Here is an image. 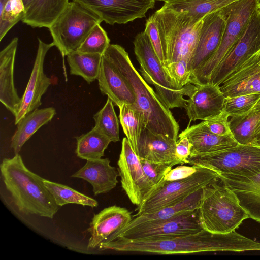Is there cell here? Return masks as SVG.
<instances>
[{
    "label": "cell",
    "instance_id": "6da1fadb",
    "mask_svg": "<svg viewBox=\"0 0 260 260\" xmlns=\"http://www.w3.org/2000/svg\"><path fill=\"white\" fill-rule=\"evenodd\" d=\"M97 249L161 254L224 251L243 252L260 251V243L235 231L221 234L203 229L187 235L153 240H130L117 238L102 243Z\"/></svg>",
    "mask_w": 260,
    "mask_h": 260
},
{
    "label": "cell",
    "instance_id": "7a4b0ae2",
    "mask_svg": "<svg viewBox=\"0 0 260 260\" xmlns=\"http://www.w3.org/2000/svg\"><path fill=\"white\" fill-rule=\"evenodd\" d=\"M103 55L112 62L131 86L136 96L135 105L144 115L145 128L178 141L179 126L172 113L136 70L124 48L117 44H110Z\"/></svg>",
    "mask_w": 260,
    "mask_h": 260
},
{
    "label": "cell",
    "instance_id": "3957f363",
    "mask_svg": "<svg viewBox=\"0 0 260 260\" xmlns=\"http://www.w3.org/2000/svg\"><path fill=\"white\" fill-rule=\"evenodd\" d=\"M3 180L15 205L21 213L52 219L59 210L44 179L30 171L19 154L4 158L1 164Z\"/></svg>",
    "mask_w": 260,
    "mask_h": 260
},
{
    "label": "cell",
    "instance_id": "277c9868",
    "mask_svg": "<svg viewBox=\"0 0 260 260\" xmlns=\"http://www.w3.org/2000/svg\"><path fill=\"white\" fill-rule=\"evenodd\" d=\"M152 15L161 40L164 67L183 60L187 62L188 69L203 19L197 20L186 12L176 11L164 5Z\"/></svg>",
    "mask_w": 260,
    "mask_h": 260
},
{
    "label": "cell",
    "instance_id": "5b68a950",
    "mask_svg": "<svg viewBox=\"0 0 260 260\" xmlns=\"http://www.w3.org/2000/svg\"><path fill=\"white\" fill-rule=\"evenodd\" d=\"M218 181L203 188L198 214L204 230L225 234L235 231L249 217L235 193L221 181Z\"/></svg>",
    "mask_w": 260,
    "mask_h": 260
},
{
    "label": "cell",
    "instance_id": "8992f818",
    "mask_svg": "<svg viewBox=\"0 0 260 260\" xmlns=\"http://www.w3.org/2000/svg\"><path fill=\"white\" fill-rule=\"evenodd\" d=\"M133 44L140 71L146 82L155 87L156 93L169 109L185 108L187 100L183 97L184 92L174 87L146 33H138Z\"/></svg>",
    "mask_w": 260,
    "mask_h": 260
},
{
    "label": "cell",
    "instance_id": "52a82bcc",
    "mask_svg": "<svg viewBox=\"0 0 260 260\" xmlns=\"http://www.w3.org/2000/svg\"><path fill=\"white\" fill-rule=\"evenodd\" d=\"M102 22L98 16L72 1L48 29L63 57L77 50L94 26Z\"/></svg>",
    "mask_w": 260,
    "mask_h": 260
},
{
    "label": "cell",
    "instance_id": "ba28073f",
    "mask_svg": "<svg viewBox=\"0 0 260 260\" xmlns=\"http://www.w3.org/2000/svg\"><path fill=\"white\" fill-rule=\"evenodd\" d=\"M259 5L260 0H238L226 6L227 21L219 46L203 66L191 74L190 83L199 85L207 83L212 73L229 52Z\"/></svg>",
    "mask_w": 260,
    "mask_h": 260
},
{
    "label": "cell",
    "instance_id": "9c48e42d",
    "mask_svg": "<svg viewBox=\"0 0 260 260\" xmlns=\"http://www.w3.org/2000/svg\"><path fill=\"white\" fill-rule=\"evenodd\" d=\"M219 180L216 172L205 167H198L197 171L186 178L172 181L163 180L138 206L137 213L134 217L177 203L194 192Z\"/></svg>",
    "mask_w": 260,
    "mask_h": 260
},
{
    "label": "cell",
    "instance_id": "30bf717a",
    "mask_svg": "<svg viewBox=\"0 0 260 260\" xmlns=\"http://www.w3.org/2000/svg\"><path fill=\"white\" fill-rule=\"evenodd\" d=\"M187 164L205 167L218 174L252 176L260 173V147L238 144L218 152L189 157Z\"/></svg>",
    "mask_w": 260,
    "mask_h": 260
},
{
    "label": "cell",
    "instance_id": "8fae6325",
    "mask_svg": "<svg viewBox=\"0 0 260 260\" xmlns=\"http://www.w3.org/2000/svg\"><path fill=\"white\" fill-rule=\"evenodd\" d=\"M202 230L197 210L164 220L127 225L115 233L105 242L117 238L130 240H153L187 235Z\"/></svg>",
    "mask_w": 260,
    "mask_h": 260
},
{
    "label": "cell",
    "instance_id": "7c38bea8",
    "mask_svg": "<svg viewBox=\"0 0 260 260\" xmlns=\"http://www.w3.org/2000/svg\"><path fill=\"white\" fill-rule=\"evenodd\" d=\"M260 51V5L251 15L229 52L212 73L207 83L219 86L237 68Z\"/></svg>",
    "mask_w": 260,
    "mask_h": 260
},
{
    "label": "cell",
    "instance_id": "4fadbf2b",
    "mask_svg": "<svg viewBox=\"0 0 260 260\" xmlns=\"http://www.w3.org/2000/svg\"><path fill=\"white\" fill-rule=\"evenodd\" d=\"M110 25L126 24L146 16L155 0H72Z\"/></svg>",
    "mask_w": 260,
    "mask_h": 260
},
{
    "label": "cell",
    "instance_id": "5bb4252c",
    "mask_svg": "<svg viewBox=\"0 0 260 260\" xmlns=\"http://www.w3.org/2000/svg\"><path fill=\"white\" fill-rule=\"evenodd\" d=\"M121 186L131 202L139 206L150 193L140 158L134 152L126 137L122 141L117 162Z\"/></svg>",
    "mask_w": 260,
    "mask_h": 260
},
{
    "label": "cell",
    "instance_id": "9a60e30c",
    "mask_svg": "<svg viewBox=\"0 0 260 260\" xmlns=\"http://www.w3.org/2000/svg\"><path fill=\"white\" fill-rule=\"evenodd\" d=\"M225 7L203 17L198 42L188 67L190 74L203 66L218 49L226 24Z\"/></svg>",
    "mask_w": 260,
    "mask_h": 260
},
{
    "label": "cell",
    "instance_id": "2e32d148",
    "mask_svg": "<svg viewBox=\"0 0 260 260\" xmlns=\"http://www.w3.org/2000/svg\"><path fill=\"white\" fill-rule=\"evenodd\" d=\"M54 46L52 42L46 43L38 38V47L30 77L21 97L18 111L15 116V124L42 104L41 98L51 84L44 72V62L47 53Z\"/></svg>",
    "mask_w": 260,
    "mask_h": 260
},
{
    "label": "cell",
    "instance_id": "e0dca14e",
    "mask_svg": "<svg viewBox=\"0 0 260 260\" xmlns=\"http://www.w3.org/2000/svg\"><path fill=\"white\" fill-rule=\"evenodd\" d=\"M187 100L185 109L189 123L206 120L224 112L225 97L219 86L206 83L196 87Z\"/></svg>",
    "mask_w": 260,
    "mask_h": 260
},
{
    "label": "cell",
    "instance_id": "ac0fdd59",
    "mask_svg": "<svg viewBox=\"0 0 260 260\" xmlns=\"http://www.w3.org/2000/svg\"><path fill=\"white\" fill-rule=\"evenodd\" d=\"M219 86L225 98L260 93V51L237 68Z\"/></svg>",
    "mask_w": 260,
    "mask_h": 260
},
{
    "label": "cell",
    "instance_id": "d6986e66",
    "mask_svg": "<svg viewBox=\"0 0 260 260\" xmlns=\"http://www.w3.org/2000/svg\"><path fill=\"white\" fill-rule=\"evenodd\" d=\"M132 220L131 213L124 207L114 205L104 208L93 216L90 223L88 249L98 248Z\"/></svg>",
    "mask_w": 260,
    "mask_h": 260
},
{
    "label": "cell",
    "instance_id": "ffe728a7",
    "mask_svg": "<svg viewBox=\"0 0 260 260\" xmlns=\"http://www.w3.org/2000/svg\"><path fill=\"white\" fill-rule=\"evenodd\" d=\"M218 175L219 180L236 196L249 218L260 222V173L252 176Z\"/></svg>",
    "mask_w": 260,
    "mask_h": 260
},
{
    "label": "cell",
    "instance_id": "44dd1931",
    "mask_svg": "<svg viewBox=\"0 0 260 260\" xmlns=\"http://www.w3.org/2000/svg\"><path fill=\"white\" fill-rule=\"evenodd\" d=\"M102 94L106 95L118 107L122 105H136L135 95L131 86L112 62L102 55L98 78Z\"/></svg>",
    "mask_w": 260,
    "mask_h": 260
},
{
    "label": "cell",
    "instance_id": "7402d4cb",
    "mask_svg": "<svg viewBox=\"0 0 260 260\" xmlns=\"http://www.w3.org/2000/svg\"><path fill=\"white\" fill-rule=\"evenodd\" d=\"M18 38H14L0 52V101L14 116L17 113L21 98L14 82V68Z\"/></svg>",
    "mask_w": 260,
    "mask_h": 260
},
{
    "label": "cell",
    "instance_id": "603a6c76",
    "mask_svg": "<svg viewBox=\"0 0 260 260\" xmlns=\"http://www.w3.org/2000/svg\"><path fill=\"white\" fill-rule=\"evenodd\" d=\"M178 135L187 137L192 144L189 157L214 153L237 146L239 144L233 136H219L210 132L201 122L189 126Z\"/></svg>",
    "mask_w": 260,
    "mask_h": 260
},
{
    "label": "cell",
    "instance_id": "cb8c5ba5",
    "mask_svg": "<svg viewBox=\"0 0 260 260\" xmlns=\"http://www.w3.org/2000/svg\"><path fill=\"white\" fill-rule=\"evenodd\" d=\"M177 141L144 127L138 145V156L150 161L168 164L173 166L180 164L175 156Z\"/></svg>",
    "mask_w": 260,
    "mask_h": 260
},
{
    "label": "cell",
    "instance_id": "d4e9b609",
    "mask_svg": "<svg viewBox=\"0 0 260 260\" xmlns=\"http://www.w3.org/2000/svg\"><path fill=\"white\" fill-rule=\"evenodd\" d=\"M119 173L110 164L108 158L88 160L86 164L71 177L82 179L92 186L95 196L112 190L118 183Z\"/></svg>",
    "mask_w": 260,
    "mask_h": 260
},
{
    "label": "cell",
    "instance_id": "484cf974",
    "mask_svg": "<svg viewBox=\"0 0 260 260\" xmlns=\"http://www.w3.org/2000/svg\"><path fill=\"white\" fill-rule=\"evenodd\" d=\"M56 114L53 107L36 109L26 115L17 124V128L13 135L11 147L15 154H19L22 146L41 127L47 124Z\"/></svg>",
    "mask_w": 260,
    "mask_h": 260
},
{
    "label": "cell",
    "instance_id": "4316f807",
    "mask_svg": "<svg viewBox=\"0 0 260 260\" xmlns=\"http://www.w3.org/2000/svg\"><path fill=\"white\" fill-rule=\"evenodd\" d=\"M69 2V0H34L22 21L33 28H48Z\"/></svg>",
    "mask_w": 260,
    "mask_h": 260
},
{
    "label": "cell",
    "instance_id": "83f0119b",
    "mask_svg": "<svg viewBox=\"0 0 260 260\" xmlns=\"http://www.w3.org/2000/svg\"><path fill=\"white\" fill-rule=\"evenodd\" d=\"M202 194L203 188L194 192L177 203L166 206L151 213L136 216L127 225H133L145 222L164 220L175 218L189 211L197 210Z\"/></svg>",
    "mask_w": 260,
    "mask_h": 260
},
{
    "label": "cell",
    "instance_id": "f1b7e54d",
    "mask_svg": "<svg viewBox=\"0 0 260 260\" xmlns=\"http://www.w3.org/2000/svg\"><path fill=\"white\" fill-rule=\"evenodd\" d=\"M66 56L71 75L82 77L88 84L98 79L102 55L76 50Z\"/></svg>",
    "mask_w": 260,
    "mask_h": 260
},
{
    "label": "cell",
    "instance_id": "f546056e",
    "mask_svg": "<svg viewBox=\"0 0 260 260\" xmlns=\"http://www.w3.org/2000/svg\"><path fill=\"white\" fill-rule=\"evenodd\" d=\"M229 122L232 135L238 144L252 145L253 134L260 122V99L247 113L231 117Z\"/></svg>",
    "mask_w": 260,
    "mask_h": 260
},
{
    "label": "cell",
    "instance_id": "4dcf8cb0",
    "mask_svg": "<svg viewBox=\"0 0 260 260\" xmlns=\"http://www.w3.org/2000/svg\"><path fill=\"white\" fill-rule=\"evenodd\" d=\"M119 108V117L123 131L138 155L139 140L142 131L145 127L144 115L135 105L124 104Z\"/></svg>",
    "mask_w": 260,
    "mask_h": 260
},
{
    "label": "cell",
    "instance_id": "1f68e13d",
    "mask_svg": "<svg viewBox=\"0 0 260 260\" xmlns=\"http://www.w3.org/2000/svg\"><path fill=\"white\" fill-rule=\"evenodd\" d=\"M75 153L82 159L95 160L102 158L111 141L94 127L89 132L76 137Z\"/></svg>",
    "mask_w": 260,
    "mask_h": 260
},
{
    "label": "cell",
    "instance_id": "d6a6232c",
    "mask_svg": "<svg viewBox=\"0 0 260 260\" xmlns=\"http://www.w3.org/2000/svg\"><path fill=\"white\" fill-rule=\"evenodd\" d=\"M237 1L174 0L164 3V5L176 11L186 12L197 20H200L207 14Z\"/></svg>",
    "mask_w": 260,
    "mask_h": 260
},
{
    "label": "cell",
    "instance_id": "836d02e7",
    "mask_svg": "<svg viewBox=\"0 0 260 260\" xmlns=\"http://www.w3.org/2000/svg\"><path fill=\"white\" fill-rule=\"evenodd\" d=\"M44 184L59 206L68 204H75L96 207L98 202L92 198L85 195L66 185L45 179Z\"/></svg>",
    "mask_w": 260,
    "mask_h": 260
},
{
    "label": "cell",
    "instance_id": "e575fe53",
    "mask_svg": "<svg viewBox=\"0 0 260 260\" xmlns=\"http://www.w3.org/2000/svg\"><path fill=\"white\" fill-rule=\"evenodd\" d=\"M95 126L101 133L111 142L119 141V121L115 113L113 103L108 98L104 107L93 117Z\"/></svg>",
    "mask_w": 260,
    "mask_h": 260
},
{
    "label": "cell",
    "instance_id": "d590c367",
    "mask_svg": "<svg viewBox=\"0 0 260 260\" xmlns=\"http://www.w3.org/2000/svg\"><path fill=\"white\" fill-rule=\"evenodd\" d=\"M23 0H8L0 12V41L7 32L26 15Z\"/></svg>",
    "mask_w": 260,
    "mask_h": 260
},
{
    "label": "cell",
    "instance_id": "8d00e7d4",
    "mask_svg": "<svg viewBox=\"0 0 260 260\" xmlns=\"http://www.w3.org/2000/svg\"><path fill=\"white\" fill-rule=\"evenodd\" d=\"M110 42L105 30L100 24H97L77 50L83 53L103 55L110 44Z\"/></svg>",
    "mask_w": 260,
    "mask_h": 260
},
{
    "label": "cell",
    "instance_id": "74e56055",
    "mask_svg": "<svg viewBox=\"0 0 260 260\" xmlns=\"http://www.w3.org/2000/svg\"><path fill=\"white\" fill-rule=\"evenodd\" d=\"M260 99V93L225 98L224 110L229 117H234L247 113Z\"/></svg>",
    "mask_w": 260,
    "mask_h": 260
},
{
    "label": "cell",
    "instance_id": "f35d334b",
    "mask_svg": "<svg viewBox=\"0 0 260 260\" xmlns=\"http://www.w3.org/2000/svg\"><path fill=\"white\" fill-rule=\"evenodd\" d=\"M140 159L147 183L151 192L163 181L166 174L173 166L150 161L143 158Z\"/></svg>",
    "mask_w": 260,
    "mask_h": 260
},
{
    "label": "cell",
    "instance_id": "ab89813d",
    "mask_svg": "<svg viewBox=\"0 0 260 260\" xmlns=\"http://www.w3.org/2000/svg\"><path fill=\"white\" fill-rule=\"evenodd\" d=\"M229 117V116L224 111L220 114L203 122L208 129L214 134L219 136H233Z\"/></svg>",
    "mask_w": 260,
    "mask_h": 260
},
{
    "label": "cell",
    "instance_id": "60d3db41",
    "mask_svg": "<svg viewBox=\"0 0 260 260\" xmlns=\"http://www.w3.org/2000/svg\"><path fill=\"white\" fill-rule=\"evenodd\" d=\"M144 31L149 37L154 50L164 66V57L161 40L155 21L151 15L147 20Z\"/></svg>",
    "mask_w": 260,
    "mask_h": 260
},
{
    "label": "cell",
    "instance_id": "b9f144b4",
    "mask_svg": "<svg viewBox=\"0 0 260 260\" xmlns=\"http://www.w3.org/2000/svg\"><path fill=\"white\" fill-rule=\"evenodd\" d=\"M197 169L198 167L196 166H179L170 170L166 174L164 180L172 181L186 178L194 173Z\"/></svg>",
    "mask_w": 260,
    "mask_h": 260
},
{
    "label": "cell",
    "instance_id": "7bdbcfd3",
    "mask_svg": "<svg viewBox=\"0 0 260 260\" xmlns=\"http://www.w3.org/2000/svg\"><path fill=\"white\" fill-rule=\"evenodd\" d=\"M192 144L186 137L180 138L177 142L175 156L181 164H187L190 156Z\"/></svg>",
    "mask_w": 260,
    "mask_h": 260
},
{
    "label": "cell",
    "instance_id": "ee69618b",
    "mask_svg": "<svg viewBox=\"0 0 260 260\" xmlns=\"http://www.w3.org/2000/svg\"><path fill=\"white\" fill-rule=\"evenodd\" d=\"M252 145L260 147V122L256 126L253 134V140Z\"/></svg>",
    "mask_w": 260,
    "mask_h": 260
},
{
    "label": "cell",
    "instance_id": "f6af8a7d",
    "mask_svg": "<svg viewBox=\"0 0 260 260\" xmlns=\"http://www.w3.org/2000/svg\"><path fill=\"white\" fill-rule=\"evenodd\" d=\"M26 10L31 6L34 0H23Z\"/></svg>",
    "mask_w": 260,
    "mask_h": 260
},
{
    "label": "cell",
    "instance_id": "bcb514c9",
    "mask_svg": "<svg viewBox=\"0 0 260 260\" xmlns=\"http://www.w3.org/2000/svg\"><path fill=\"white\" fill-rule=\"evenodd\" d=\"M8 0H0V12L3 10Z\"/></svg>",
    "mask_w": 260,
    "mask_h": 260
},
{
    "label": "cell",
    "instance_id": "7dc6e473",
    "mask_svg": "<svg viewBox=\"0 0 260 260\" xmlns=\"http://www.w3.org/2000/svg\"><path fill=\"white\" fill-rule=\"evenodd\" d=\"M155 1H163V2H164V3H168V2H171V1H173L174 0H155Z\"/></svg>",
    "mask_w": 260,
    "mask_h": 260
}]
</instances>
